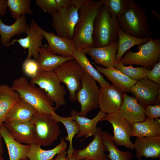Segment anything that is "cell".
<instances>
[{"instance_id":"cell-1","label":"cell","mask_w":160,"mask_h":160,"mask_svg":"<svg viewBox=\"0 0 160 160\" xmlns=\"http://www.w3.org/2000/svg\"><path fill=\"white\" fill-rule=\"evenodd\" d=\"M102 5L101 0H83L72 39L76 47L82 49L94 47L95 21Z\"/></svg>"},{"instance_id":"cell-2","label":"cell","mask_w":160,"mask_h":160,"mask_svg":"<svg viewBox=\"0 0 160 160\" xmlns=\"http://www.w3.org/2000/svg\"><path fill=\"white\" fill-rule=\"evenodd\" d=\"M118 18L121 30L131 36L144 38L152 35L145 9L133 0H130L128 9Z\"/></svg>"},{"instance_id":"cell-3","label":"cell","mask_w":160,"mask_h":160,"mask_svg":"<svg viewBox=\"0 0 160 160\" xmlns=\"http://www.w3.org/2000/svg\"><path fill=\"white\" fill-rule=\"evenodd\" d=\"M120 29L118 18L112 16L107 7L102 4L95 21L92 36L94 47H105L118 41Z\"/></svg>"},{"instance_id":"cell-4","label":"cell","mask_w":160,"mask_h":160,"mask_svg":"<svg viewBox=\"0 0 160 160\" xmlns=\"http://www.w3.org/2000/svg\"><path fill=\"white\" fill-rule=\"evenodd\" d=\"M11 87L37 111L51 115L55 113L54 103L47 97L44 91L29 82L24 77L14 80Z\"/></svg>"},{"instance_id":"cell-5","label":"cell","mask_w":160,"mask_h":160,"mask_svg":"<svg viewBox=\"0 0 160 160\" xmlns=\"http://www.w3.org/2000/svg\"><path fill=\"white\" fill-rule=\"evenodd\" d=\"M83 0H71L68 5L51 14L52 26L57 35L72 39L79 17V9Z\"/></svg>"},{"instance_id":"cell-6","label":"cell","mask_w":160,"mask_h":160,"mask_svg":"<svg viewBox=\"0 0 160 160\" xmlns=\"http://www.w3.org/2000/svg\"><path fill=\"white\" fill-rule=\"evenodd\" d=\"M30 121L34 143L40 146L51 145L61 133L58 122L51 114L37 111Z\"/></svg>"},{"instance_id":"cell-7","label":"cell","mask_w":160,"mask_h":160,"mask_svg":"<svg viewBox=\"0 0 160 160\" xmlns=\"http://www.w3.org/2000/svg\"><path fill=\"white\" fill-rule=\"evenodd\" d=\"M138 51L133 52L131 49L124 54L120 62L124 65H140L149 70L160 61V39L151 38L147 42L137 45Z\"/></svg>"},{"instance_id":"cell-8","label":"cell","mask_w":160,"mask_h":160,"mask_svg":"<svg viewBox=\"0 0 160 160\" xmlns=\"http://www.w3.org/2000/svg\"><path fill=\"white\" fill-rule=\"evenodd\" d=\"M30 83L37 85L44 91L48 98L55 103L56 110L66 104V90L54 71H39L31 78Z\"/></svg>"},{"instance_id":"cell-9","label":"cell","mask_w":160,"mask_h":160,"mask_svg":"<svg viewBox=\"0 0 160 160\" xmlns=\"http://www.w3.org/2000/svg\"><path fill=\"white\" fill-rule=\"evenodd\" d=\"M61 82L66 86L69 98L73 102L76 100V93L81 87V80L85 71L74 59L65 62L54 71Z\"/></svg>"},{"instance_id":"cell-10","label":"cell","mask_w":160,"mask_h":160,"mask_svg":"<svg viewBox=\"0 0 160 160\" xmlns=\"http://www.w3.org/2000/svg\"><path fill=\"white\" fill-rule=\"evenodd\" d=\"M81 81V87L77 92L76 100L81 106L79 115L86 117L89 111L99 107V88L96 81L85 71Z\"/></svg>"},{"instance_id":"cell-11","label":"cell","mask_w":160,"mask_h":160,"mask_svg":"<svg viewBox=\"0 0 160 160\" xmlns=\"http://www.w3.org/2000/svg\"><path fill=\"white\" fill-rule=\"evenodd\" d=\"M107 121L112 124L114 133L113 140L116 146H123L131 150H134L133 143L130 139L132 124L122 117L119 111L105 114L100 121Z\"/></svg>"},{"instance_id":"cell-12","label":"cell","mask_w":160,"mask_h":160,"mask_svg":"<svg viewBox=\"0 0 160 160\" xmlns=\"http://www.w3.org/2000/svg\"><path fill=\"white\" fill-rule=\"evenodd\" d=\"M130 92L144 107L148 105L160 104V84L148 78L136 82L131 87Z\"/></svg>"},{"instance_id":"cell-13","label":"cell","mask_w":160,"mask_h":160,"mask_svg":"<svg viewBox=\"0 0 160 160\" xmlns=\"http://www.w3.org/2000/svg\"><path fill=\"white\" fill-rule=\"evenodd\" d=\"M32 20L29 25H27L25 33L27 34L26 37L19 39H14L10 42L4 45L7 47L13 45L15 43H18L24 49H27L28 52L26 59H31L32 56L35 60H36L39 57V49L43 47L42 41L43 36L36 27L34 22Z\"/></svg>"},{"instance_id":"cell-14","label":"cell","mask_w":160,"mask_h":160,"mask_svg":"<svg viewBox=\"0 0 160 160\" xmlns=\"http://www.w3.org/2000/svg\"><path fill=\"white\" fill-rule=\"evenodd\" d=\"M124 92L114 86L110 85L99 88L98 103L100 110L105 114L119 111Z\"/></svg>"},{"instance_id":"cell-15","label":"cell","mask_w":160,"mask_h":160,"mask_svg":"<svg viewBox=\"0 0 160 160\" xmlns=\"http://www.w3.org/2000/svg\"><path fill=\"white\" fill-rule=\"evenodd\" d=\"M102 131L101 127H98L93 140L84 148L74 150L72 157L78 159L108 160L107 155L104 153L106 148L103 140Z\"/></svg>"},{"instance_id":"cell-16","label":"cell","mask_w":160,"mask_h":160,"mask_svg":"<svg viewBox=\"0 0 160 160\" xmlns=\"http://www.w3.org/2000/svg\"><path fill=\"white\" fill-rule=\"evenodd\" d=\"M34 25L47 41V49L53 53L63 57L73 56L76 48L72 39L62 37L55 34L52 31L47 32L34 21Z\"/></svg>"},{"instance_id":"cell-17","label":"cell","mask_w":160,"mask_h":160,"mask_svg":"<svg viewBox=\"0 0 160 160\" xmlns=\"http://www.w3.org/2000/svg\"><path fill=\"white\" fill-rule=\"evenodd\" d=\"M118 47V41L102 47H86L81 49L89 55L95 64L108 68H114L116 62V55Z\"/></svg>"},{"instance_id":"cell-18","label":"cell","mask_w":160,"mask_h":160,"mask_svg":"<svg viewBox=\"0 0 160 160\" xmlns=\"http://www.w3.org/2000/svg\"><path fill=\"white\" fill-rule=\"evenodd\" d=\"M144 107L134 97L124 93L123 101L119 111L121 116L131 124L143 121L146 118Z\"/></svg>"},{"instance_id":"cell-19","label":"cell","mask_w":160,"mask_h":160,"mask_svg":"<svg viewBox=\"0 0 160 160\" xmlns=\"http://www.w3.org/2000/svg\"><path fill=\"white\" fill-rule=\"evenodd\" d=\"M136 156L142 160V156L153 159L160 156V137H137L133 143Z\"/></svg>"},{"instance_id":"cell-20","label":"cell","mask_w":160,"mask_h":160,"mask_svg":"<svg viewBox=\"0 0 160 160\" xmlns=\"http://www.w3.org/2000/svg\"><path fill=\"white\" fill-rule=\"evenodd\" d=\"M105 113L100 110L96 116L92 119L80 116L79 112L73 110L70 112L71 117L78 123L79 127V131L76 137V138L84 137L83 140L88 137L94 136L98 129V123L104 117Z\"/></svg>"},{"instance_id":"cell-21","label":"cell","mask_w":160,"mask_h":160,"mask_svg":"<svg viewBox=\"0 0 160 160\" xmlns=\"http://www.w3.org/2000/svg\"><path fill=\"white\" fill-rule=\"evenodd\" d=\"M0 133L8 150L9 160H27L30 145L23 144L15 140L3 124L0 126Z\"/></svg>"},{"instance_id":"cell-22","label":"cell","mask_w":160,"mask_h":160,"mask_svg":"<svg viewBox=\"0 0 160 160\" xmlns=\"http://www.w3.org/2000/svg\"><path fill=\"white\" fill-rule=\"evenodd\" d=\"M39 56L36 60L39 71H54L64 63L74 59L73 56L63 57L56 54L43 46L39 50Z\"/></svg>"},{"instance_id":"cell-23","label":"cell","mask_w":160,"mask_h":160,"mask_svg":"<svg viewBox=\"0 0 160 160\" xmlns=\"http://www.w3.org/2000/svg\"><path fill=\"white\" fill-rule=\"evenodd\" d=\"M37 111L19 96L16 102L8 112L4 123L13 121H30Z\"/></svg>"},{"instance_id":"cell-24","label":"cell","mask_w":160,"mask_h":160,"mask_svg":"<svg viewBox=\"0 0 160 160\" xmlns=\"http://www.w3.org/2000/svg\"><path fill=\"white\" fill-rule=\"evenodd\" d=\"M95 68L100 73L104 74L114 86L124 93L130 92L132 85L136 83L114 68H104L92 63Z\"/></svg>"},{"instance_id":"cell-25","label":"cell","mask_w":160,"mask_h":160,"mask_svg":"<svg viewBox=\"0 0 160 160\" xmlns=\"http://www.w3.org/2000/svg\"><path fill=\"white\" fill-rule=\"evenodd\" d=\"M9 133L16 141L31 145L34 143L33 127L30 121H13L3 123Z\"/></svg>"},{"instance_id":"cell-26","label":"cell","mask_w":160,"mask_h":160,"mask_svg":"<svg viewBox=\"0 0 160 160\" xmlns=\"http://www.w3.org/2000/svg\"><path fill=\"white\" fill-rule=\"evenodd\" d=\"M67 147V143L63 138L58 145L49 150H43L40 146L33 143L30 145L27 157L29 160H51L56 155L66 151Z\"/></svg>"},{"instance_id":"cell-27","label":"cell","mask_w":160,"mask_h":160,"mask_svg":"<svg viewBox=\"0 0 160 160\" xmlns=\"http://www.w3.org/2000/svg\"><path fill=\"white\" fill-rule=\"evenodd\" d=\"M26 22L25 15L16 19L14 23L10 25L4 23L0 18V39L3 46L9 43L10 39L14 36L25 33L27 25Z\"/></svg>"},{"instance_id":"cell-28","label":"cell","mask_w":160,"mask_h":160,"mask_svg":"<svg viewBox=\"0 0 160 160\" xmlns=\"http://www.w3.org/2000/svg\"><path fill=\"white\" fill-rule=\"evenodd\" d=\"M19 96L11 87L4 84L0 85V126L4 122L8 112Z\"/></svg>"},{"instance_id":"cell-29","label":"cell","mask_w":160,"mask_h":160,"mask_svg":"<svg viewBox=\"0 0 160 160\" xmlns=\"http://www.w3.org/2000/svg\"><path fill=\"white\" fill-rule=\"evenodd\" d=\"M73 56L84 71L97 81L100 87H107L110 85V83L91 64L86 54L81 49L76 47Z\"/></svg>"},{"instance_id":"cell-30","label":"cell","mask_w":160,"mask_h":160,"mask_svg":"<svg viewBox=\"0 0 160 160\" xmlns=\"http://www.w3.org/2000/svg\"><path fill=\"white\" fill-rule=\"evenodd\" d=\"M132 127L131 137H160V123L156 119L146 118L143 121L133 124Z\"/></svg>"},{"instance_id":"cell-31","label":"cell","mask_w":160,"mask_h":160,"mask_svg":"<svg viewBox=\"0 0 160 160\" xmlns=\"http://www.w3.org/2000/svg\"><path fill=\"white\" fill-rule=\"evenodd\" d=\"M151 38L135 37L124 32L120 28L118 33V47L115 63L119 62L123 55L132 47L145 43Z\"/></svg>"},{"instance_id":"cell-32","label":"cell","mask_w":160,"mask_h":160,"mask_svg":"<svg viewBox=\"0 0 160 160\" xmlns=\"http://www.w3.org/2000/svg\"><path fill=\"white\" fill-rule=\"evenodd\" d=\"M103 140L109 160H131L133 154L129 151H123L119 150L113 141V136L106 131H103Z\"/></svg>"},{"instance_id":"cell-33","label":"cell","mask_w":160,"mask_h":160,"mask_svg":"<svg viewBox=\"0 0 160 160\" xmlns=\"http://www.w3.org/2000/svg\"><path fill=\"white\" fill-rule=\"evenodd\" d=\"M54 119L58 123H62L65 127L67 135L65 138V140L69 142V145L67 151L66 158L72 157L74 150L73 146V138L79 131V127L77 123L71 116L63 117L58 115L56 113L52 115Z\"/></svg>"},{"instance_id":"cell-34","label":"cell","mask_w":160,"mask_h":160,"mask_svg":"<svg viewBox=\"0 0 160 160\" xmlns=\"http://www.w3.org/2000/svg\"><path fill=\"white\" fill-rule=\"evenodd\" d=\"M114 68L119 70L132 80L137 82L147 78L150 70L143 67H134L132 65L126 66L120 62L115 63Z\"/></svg>"},{"instance_id":"cell-35","label":"cell","mask_w":160,"mask_h":160,"mask_svg":"<svg viewBox=\"0 0 160 160\" xmlns=\"http://www.w3.org/2000/svg\"><path fill=\"white\" fill-rule=\"evenodd\" d=\"M30 0H8V9L12 17L15 19L26 14L33 13L30 7Z\"/></svg>"},{"instance_id":"cell-36","label":"cell","mask_w":160,"mask_h":160,"mask_svg":"<svg viewBox=\"0 0 160 160\" xmlns=\"http://www.w3.org/2000/svg\"><path fill=\"white\" fill-rule=\"evenodd\" d=\"M130 0H101L111 15L117 18L122 15L129 9Z\"/></svg>"},{"instance_id":"cell-37","label":"cell","mask_w":160,"mask_h":160,"mask_svg":"<svg viewBox=\"0 0 160 160\" xmlns=\"http://www.w3.org/2000/svg\"><path fill=\"white\" fill-rule=\"evenodd\" d=\"M24 73L31 78L33 77L39 71V68L36 60L33 59H25L22 65Z\"/></svg>"},{"instance_id":"cell-38","label":"cell","mask_w":160,"mask_h":160,"mask_svg":"<svg viewBox=\"0 0 160 160\" xmlns=\"http://www.w3.org/2000/svg\"><path fill=\"white\" fill-rule=\"evenodd\" d=\"M36 3L45 12L51 14L57 11V5L55 0H36Z\"/></svg>"},{"instance_id":"cell-39","label":"cell","mask_w":160,"mask_h":160,"mask_svg":"<svg viewBox=\"0 0 160 160\" xmlns=\"http://www.w3.org/2000/svg\"><path fill=\"white\" fill-rule=\"evenodd\" d=\"M144 113L147 118L155 119L160 117V104L148 105L144 107Z\"/></svg>"},{"instance_id":"cell-40","label":"cell","mask_w":160,"mask_h":160,"mask_svg":"<svg viewBox=\"0 0 160 160\" xmlns=\"http://www.w3.org/2000/svg\"><path fill=\"white\" fill-rule=\"evenodd\" d=\"M147 78L160 84V61L156 63L152 69L150 70Z\"/></svg>"},{"instance_id":"cell-41","label":"cell","mask_w":160,"mask_h":160,"mask_svg":"<svg viewBox=\"0 0 160 160\" xmlns=\"http://www.w3.org/2000/svg\"><path fill=\"white\" fill-rule=\"evenodd\" d=\"M7 7V0H0V15L3 16L5 15Z\"/></svg>"},{"instance_id":"cell-42","label":"cell","mask_w":160,"mask_h":160,"mask_svg":"<svg viewBox=\"0 0 160 160\" xmlns=\"http://www.w3.org/2000/svg\"><path fill=\"white\" fill-rule=\"evenodd\" d=\"M67 151H62L57 155L56 158L51 160H66Z\"/></svg>"},{"instance_id":"cell-43","label":"cell","mask_w":160,"mask_h":160,"mask_svg":"<svg viewBox=\"0 0 160 160\" xmlns=\"http://www.w3.org/2000/svg\"><path fill=\"white\" fill-rule=\"evenodd\" d=\"M2 138V136L0 133V154L2 155L4 153V150L3 148Z\"/></svg>"},{"instance_id":"cell-44","label":"cell","mask_w":160,"mask_h":160,"mask_svg":"<svg viewBox=\"0 0 160 160\" xmlns=\"http://www.w3.org/2000/svg\"><path fill=\"white\" fill-rule=\"evenodd\" d=\"M152 13L155 16L156 18H157L158 20H160V15L156 11H153L152 12Z\"/></svg>"},{"instance_id":"cell-45","label":"cell","mask_w":160,"mask_h":160,"mask_svg":"<svg viewBox=\"0 0 160 160\" xmlns=\"http://www.w3.org/2000/svg\"><path fill=\"white\" fill-rule=\"evenodd\" d=\"M66 160H89L88 159H78L74 158H72V157H70L68 158H66Z\"/></svg>"},{"instance_id":"cell-46","label":"cell","mask_w":160,"mask_h":160,"mask_svg":"<svg viewBox=\"0 0 160 160\" xmlns=\"http://www.w3.org/2000/svg\"><path fill=\"white\" fill-rule=\"evenodd\" d=\"M0 160H4L2 156V155L0 154Z\"/></svg>"},{"instance_id":"cell-47","label":"cell","mask_w":160,"mask_h":160,"mask_svg":"<svg viewBox=\"0 0 160 160\" xmlns=\"http://www.w3.org/2000/svg\"></svg>"}]
</instances>
